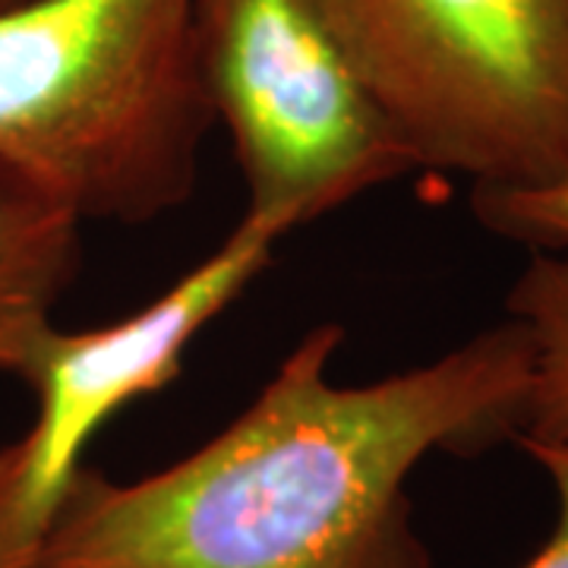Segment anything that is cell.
Instances as JSON below:
<instances>
[{
	"label": "cell",
	"mask_w": 568,
	"mask_h": 568,
	"mask_svg": "<svg viewBox=\"0 0 568 568\" xmlns=\"http://www.w3.org/2000/svg\"><path fill=\"white\" fill-rule=\"evenodd\" d=\"M287 234L246 212L219 250L121 323L70 332L48 320L22 338L10 376L32 388L36 420L0 448V568L29 566L95 433L181 376L196 335L263 275Z\"/></svg>",
	"instance_id": "5"
},
{
	"label": "cell",
	"mask_w": 568,
	"mask_h": 568,
	"mask_svg": "<svg viewBox=\"0 0 568 568\" xmlns=\"http://www.w3.org/2000/svg\"><path fill=\"white\" fill-rule=\"evenodd\" d=\"M17 3H22V0H0V13L10 10V7H17Z\"/></svg>",
	"instance_id": "10"
},
{
	"label": "cell",
	"mask_w": 568,
	"mask_h": 568,
	"mask_svg": "<svg viewBox=\"0 0 568 568\" xmlns=\"http://www.w3.org/2000/svg\"><path fill=\"white\" fill-rule=\"evenodd\" d=\"M200 73L246 181L287 231L417 171L328 0H193Z\"/></svg>",
	"instance_id": "4"
},
{
	"label": "cell",
	"mask_w": 568,
	"mask_h": 568,
	"mask_svg": "<svg viewBox=\"0 0 568 568\" xmlns=\"http://www.w3.org/2000/svg\"><path fill=\"white\" fill-rule=\"evenodd\" d=\"M212 123L193 0H22L0 13V155L82 224L181 209Z\"/></svg>",
	"instance_id": "2"
},
{
	"label": "cell",
	"mask_w": 568,
	"mask_h": 568,
	"mask_svg": "<svg viewBox=\"0 0 568 568\" xmlns=\"http://www.w3.org/2000/svg\"><path fill=\"white\" fill-rule=\"evenodd\" d=\"M518 446L544 467V474L552 480V489H556V525L549 530L547 544L537 549L521 568H568V448L528 443V439H521Z\"/></svg>",
	"instance_id": "9"
},
{
	"label": "cell",
	"mask_w": 568,
	"mask_h": 568,
	"mask_svg": "<svg viewBox=\"0 0 568 568\" xmlns=\"http://www.w3.org/2000/svg\"><path fill=\"white\" fill-rule=\"evenodd\" d=\"M470 212L489 234L534 253H568V174L544 186L470 190Z\"/></svg>",
	"instance_id": "8"
},
{
	"label": "cell",
	"mask_w": 568,
	"mask_h": 568,
	"mask_svg": "<svg viewBox=\"0 0 568 568\" xmlns=\"http://www.w3.org/2000/svg\"><path fill=\"white\" fill-rule=\"evenodd\" d=\"M417 171L484 190L568 174V0H328Z\"/></svg>",
	"instance_id": "3"
},
{
	"label": "cell",
	"mask_w": 568,
	"mask_h": 568,
	"mask_svg": "<svg viewBox=\"0 0 568 568\" xmlns=\"http://www.w3.org/2000/svg\"><path fill=\"white\" fill-rule=\"evenodd\" d=\"M345 328H310L219 436L111 480L82 465L26 568H436L407 480L426 455L515 443L534 342L506 323L395 376L342 386Z\"/></svg>",
	"instance_id": "1"
},
{
	"label": "cell",
	"mask_w": 568,
	"mask_h": 568,
	"mask_svg": "<svg viewBox=\"0 0 568 568\" xmlns=\"http://www.w3.org/2000/svg\"><path fill=\"white\" fill-rule=\"evenodd\" d=\"M506 306L534 342L528 414L515 443L568 448V253H534Z\"/></svg>",
	"instance_id": "7"
},
{
	"label": "cell",
	"mask_w": 568,
	"mask_h": 568,
	"mask_svg": "<svg viewBox=\"0 0 568 568\" xmlns=\"http://www.w3.org/2000/svg\"><path fill=\"white\" fill-rule=\"evenodd\" d=\"M80 231V215L48 183L0 155V373L77 278Z\"/></svg>",
	"instance_id": "6"
}]
</instances>
